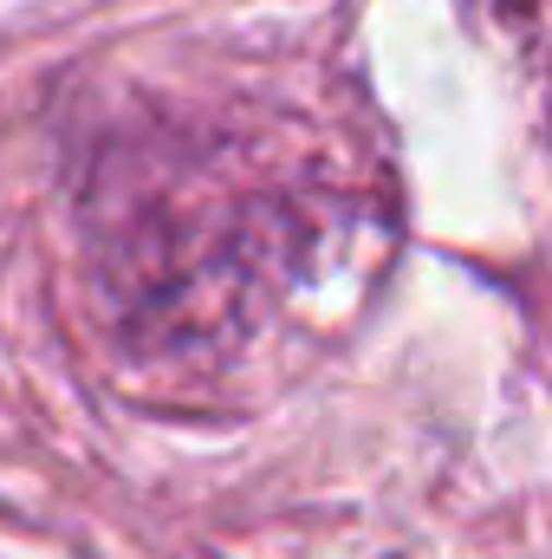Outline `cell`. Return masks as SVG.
<instances>
[{"label": "cell", "instance_id": "obj_1", "mask_svg": "<svg viewBox=\"0 0 552 559\" xmlns=\"http://www.w3.org/2000/svg\"><path fill=\"white\" fill-rule=\"evenodd\" d=\"M475 13L501 39V52L552 98V0H475Z\"/></svg>", "mask_w": 552, "mask_h": 559}]
</instances>
